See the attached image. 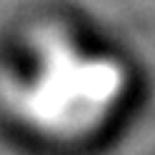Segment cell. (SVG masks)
Returning a JSON list of instances; mask_svg holds the SVG:
<instances>
[{"label": "cell", "mask_w": 155, "mask_h": 155, "mask_svg": "<svg viewBox=\"0 0 155 155\" xmlns=\"http://www.w3.org/2000/svg\"><path fill=\"white\" fill-rule=\"evenodd\" d=\"M135 73L83 13L45 8L0 38V123L25 145L80 155L123 120Z\"/></svg>", "instance_id": "6da1fadb"}]
</instances>
